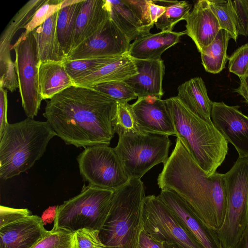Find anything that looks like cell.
<instances>
[{
    "instance_id": "4316f807",
    "label": "cell",
    "mask_w": 248,
    "mask_h": 248,
    "mask_svg": "<svg viewBox=\"0 0 248 248\" xmlns=\"http://www.w3.org/2000/svg\"><path fill=\"white\" fill-rule=\"evenodd\" d=\"M83 1V0H62L58 11L57 32L66 57L71 50L77 19Z\"/></svg>"
},
{
    "instance_id": "cb8c5ba5",
    "label": "cell",
    "mask_w": 248,
    "mask_h": 248,
    "mask_svg": "<svg viewBox=\"0 0 248 248\" xmlns=\"http://www.w3.org/2000/svg\"><path fill=\"white\" fill-rule=\"evenodd\" d=\"M63 62H39L38 86L43 99H50L67 88L74 85Z\"/></svg>"
},
{
    "instance_id": "f6af8a7d",
    "label": "cell",
    "mask_w": 248,
    "mask_h": 248,
    "mask_svg": "<svg viewBox=\"0 0 248 248\" xmlns=\"http://www.w3.org/2000/svg\"><path fill=\"white\" fill-rule=\"evenodd\" d=\"M239 78L240 81L239 86L234 91L241 95L248 104V74Z\"/></svg>"
},
{
    "instance_id": "e575fe53",
    "label": "cell",
    "mask_w": 248,
    "mask_h": 248,
    "mask_svg": "<svg viewBox=\"0 0 248 248\" xmlns=\"http://www.w3.org/2000/svg\"><path fill=\"white\" fill-rule=\"evenodd\" d=\"M228 68L230 72L239 78L248 73V43L236 49L228 58Z\"/></svg>"
},
{
    "instance_id": "44dd1931",
    "label": "cell",
    "mask_w": 248,
    "mask_h": 248,
    "mask_svg": "<svg viewBox=\"0 0 248 248\" xmlns=\"http://www.w3.org/2000/svg\"><path fill=\"white\" fill-rule=\"evenodd\" d=\"M138 74L134 59L127 53L115 56L98 70L74 82L75 85L92 87L110 81H124Z\"/></svg>"
},
{
    "instance_id": "f546056e",
    "label": "cell",
    "mask_w": 248,
    "mask_h": 248,
    "mask_svg": "<svg viewBox=\"0 0 248 248\" xmlns=\"http://www.w3.org/2000/svg\"><path fill=\"white\" fill-rule=\"evenodd\" d=\"M114 56L63 62L65 68L74 82L98 70L109 62Z\"/></svg>"
},
{
    "instance_id": "7dc6e473",
    "label": "cell",
    "mask_w": 248,
    "mask_h": 248,
    "mask_svg": "<svg viewBox=\"0 0 248 248\" xmlns=\"http://www.w3.org/2000/svg\"><path fill=\"white\" fill-rule=\"evenodd\" d=\"M164 248H180L178 246L175 244L163 243Z\"/></svg>"
},
{
    "instance_id": "4dcf8cb0",
    "label": "cell",
    "mask_w": 248,
    "mask_h": 248,
    "mask_svg": "<svg viewBox=\"0 0 248 248\" xmlns=\"http://www.w3.org/2000/svg\"><path fill=\"white\" fill-rule=\"evenodd\" d=\"M210 6L217 16L221 29L227 31L230 38L237 42V32L232 14L231 0H208Z\"/></svg>"
},
{
    "instance_id": "f1b7e54d",
    "label": "cell",
    "mask_w": 248,
    "mask_h": 248,
    "mask_svg": "<svg viewBox=\"0 0 248 248\" xmlns=\"http://www.w3.org/2000/svg\"><path fill=\"white\" fill-rule=\"evenodd\" d=\"M158 4L166 6L165 13L155 23L161 31H172L174 26L180 21L185 20L190 12L191 5L186 1H157Z\"/></svg>"
},
{
    "instance_id": "ba28073f",
    "label": "cell",
    "mask_w": 248,
    "mask_h": 248,
    "mask_svg": "<svg viewBox=\"0 0 248 248\" xmlns=\"http://www.w3.org/2000/svg\"><path fill=\"white\" fill-rule=\"evenodd\" d=\"M224 175L226 212L217 233L223 248H233L248 224V157H238Z\"/></svg>"
},
{
    "instance_id": "52a82bcc",
    "label": "cell",
    "mask_w": 248,
    "mask_h": 248,
    "mask_svg": "<svg viewBox=\"0 0 248 248\" xmlns=\"http://www.w3.org/2000/svg\"><path fill=\"white\" fill-rule=\"evenodd\" d=\"M119 136L114 148L127 176L141 179L154 166L168 159L171 142L168 136L115 129Z\"/></svg>"
},
{
    "instance_id": "681fc988",
    "label": "cell",
    "mask_w": 248,
    "mask_h": 248,
    "mask_svg": "<svg viewBox=\"0 0 248 248\" xmlns=\"http://www.w3.org/2000/svg\"><path fill=\"white\" fill-rule=\"evenodd\" d=\"M248 74H247V75H248Z\"/></svg>"
},
{
    "instance_id": "6da1fadb",
    "label": "cell",
    "mask_w": 248,
    "mask_h": 248,
    "mask_svg": "<svg viewBox=\"0 0 248 248\" xmlns=\"http://www.w3.org/2000/svg\"><path fill=\"white\" fill-rule=\"evenodd\" d=\"M118 103L88 87L73 85L46 101L43 116L68 145H109L115 134Z\"/></svg>"
},
{
    "instance_id": "277c9868",
    "label": "cell",
    "mask_w": 248,
    "mask_h": 248,
    "mask_svg": "<svg viewBox=\"0 0 248 248\" xmlns=\"http://www.w3.org/2000/svg\"><path fill=\"white\" fill-rule=\"evenodd\" d=\"M55 136L47 121L27 118L9 124L0 136V178L5 180L29 170Z\"/></svg>"
},
{
    "instance_id": "9a60e30c",
    "label": "cell",
    "mask_w": 248,
    "mask_h": 248,
    "mask_svg": "<svg viewBox=\"0 0 248 248\" xmlns=\"http://www.w3.org/2000/svg\"><path fill=\"white\" fill-rule=\"evenodd\" d=\"M157 196L203 248H223L217 231L203 223L178 194L171 190L162 189Z\"/></svg>"
},
{
    "instance_id": "836d02e7",
    "label": "cell",
    "mask_w": 248,
    "mask_h": 248,
    "mask_svg": "<svg viewBox=\"0 0 248 248\" xmlns=\"http://www.w3.org/2000/svg\"><path fill=\"white\" fill-rule=\"evenodd\" d=\"M62 0H46L35 12L29 23L24 27L25 31L21 36H26L44 23L55 12L58 11L61 6Z\"/></svg>"
},
{
    "instance_id": "8fae6325",
    "label": "cell",
    "mask_w": 248,
    "mask_h": 248,
    "mask_svg": "<svg viewBox=\"0 0 248 248\" xmlns=\"http://www.w3.org/2000/svg\"><path fill=\"white\" fill-rule=\"evenodd\" d=\"M16 54L15 64L22 106L28 118L33 119L40 109L43 98L38 86V65L36 43L31 32L20 36L11 46Z\"/></svg>"
},
{
    "instance_id": "f35d334b",
    "label": "cell",
    "mask_w": 248,
    "mask_h": 248,
    "mask_svg": "<svg viewBox=\"0 0 248 248\" xmlns=\"http://www.w3.org/2000/svg\"><path fill=\"white\" fill-rule=\"evenodd\" d=\"M117 110L114 121V130L120 128L124 130H138L134 121L131 105L128 103H117Z\"/></svg>"
},
{
    "instance_id": "b9f144b4",
    "label": "cell",
    "mask_w": 248,
    "mask_h": 248,
    "mask_svg": "<svg viewBox=\"0 0 248 248\" xmlns=\"http://www.w3.org/2000/svg\"><path fill=\"white\" fill-rule=\"evenodd\" d=\"M7 90L0 87V136L9 124L7 119Z\"/></svg>"
},
{
    "instance_id": "603a6c76",
    "label": "cell",
    "mask_w": 248,
    "mask_h": 248,
    "mask_svg": "<svg viewBox=\"0 0 248 248\" xmlns=\"http://www.w3.org/2000/svg\"><path fill=\"white\" fill-rule=\"evenodd\" d=\"M194 114L209 123H213L211 114L213 102L208 97L203 79L195 77L178 88L176 96Z\"/></svg>"
},
{
    "instance_id": "ffe728a7",
    "label": "cell",
    "mask_w": 248,
    "mask_h": 248,
    "mask_svg": "<svg viewBox=\"0 0 248 248\" xmlns=\"http://www.w3.org/2000/svg\"><path fill=\"white\" fill-rule=\"evenodd\" d=\"M186 31H161L149 33L136 39L130 44L128 54L135 59L158 60L167 49L177 44Z\"/></svg>"
},
{
    "instance_id": "7c38bea8",
    "label": "cell",
    "mask_w": 248,
    "mask_h": 248,
    "mask_svg": "<svg viewBox=\"0 0 248 248\" xmlns=\"http://www.w3.org/2000/svg\"><path fill=\"white\" fill-rule=\"evenodd\" d=\"M130 42L110 19L93 36L72 49L67 60L121 55L128 52Z\"/></svg>"
},
{
    "instance_id": "5bb4252c",
    "label": "cell",
    "mask_w": 248,
    "mask_h": 248,
    "mask_svg": "<svg viewBox=\"0 0 248 248\" xmlns=\"http://www.w3.org/2000/svg\"><path fill=\"white\" fill-rule=\"evenodd\" d=\"M131 108L140 132L176 136L165 100L152 95L138 98Z\"/></svg>"
},
{
    "instance_id": "30bf717a",
    "label": "cell",
    "mask_w": 248,
    "mask_h": 248,
    "mask_svg": "<svg viewBox=\"0 0 248 248\" xmlns=\"http://www.w3.org/2000/svg\"><path fill=\"white\" fill-rule=\"evenodd\" d=\"M143 222L144 230L158 241L180 248H203L157 196L145 197Z\"/></svg>"
},
{
    "instance_id": "7bdbcfd3",
    "label": "cell",
    "mask_w": 248,
    "mask_h": 248,
    "mask_svg": "<svg viewBox=\"0 0 248 248\" xmlns=\"http://www.w3.org/2000/svg\"><path fill=\"white\" fill-rule=\"evenodd\" d=\"M139 248H164L163 243L154 239L143 229L140 235Z\"/></svg>"
},
{
    "instance_id": "2e32d148",
    "label": "cell",
    "mask_w": 248,
    "mask_h": 248,
    "mask_svg": "<svg viewBox=\"0 0 248 248\" xmlns=\"http://www.w3.org/2000/svg\"><path fill=\"white\" fill-rule=\"evenodd\" d=\"M185 20L186 34L193 40L200 52L214 41L221 29L208 0H198Z\"/></svg>"
},
{
    "instance_id": "4fadbf2b",
    "label": "cell",
    "mask_w": 248,
    "mask_h": 248,
    "mask_svg": "<svg viewBox=\"0 0 248 248\" xmlns=\"http://www.w3.org/2000/svg\"><path fill=\"white\" fill-rule=\"evenodd\" d=\"M239 108L213 102L211 117L215 126L242 158L248 157V117Z\"/></svg>"
},
{
    "instance_id": "ee69618b",
    "label": "cell",
    "mask_w": 248,
    "mask_h": 248,
    "mask_svg": "<svg viewBox=\"0 0 248 248\" xmlns=\"http://www.w3.org/2000/svg\"><path fill=\"white\" fill-rule=\"evenodd\" d=\"M166 6L155 3L153 0L149 4V12L150 19L155 24L157 20L163 15L166 10Z\"/></svg>"
},
{
    "instance_id": "484cf974",
    "label": "cell",
    "mask_w": 248,
    "mask_h": 248,
    "mask_svg": "<svg viewBox=\"0 0 248 248\" xmlns=\"http://www.w3.org/2000/svg\"><path fill=\"white\" fill-rule=\"evenodd\" d=\"M46 0H30L15 15L0 37V61L10 60L11 42L19 29L29 23L37 10Z\"/></svg>"
},
{
    "instance_id": "e0dca14e",
    "label": "cell",
    "mask_w": 248,
    "mask_h": 248,
    "mask_svg": "<svg viewBox=\"0 0 248 248\" xmlns=\"http://www.w3.org/2000/svg\"><path fill=\"white\" fill-rule=\"evenodd\" d=\"M47 231L41 218L32 215L0 228V248H32Z\"/></svg>"
},
{
    "instance_id": "60d3db41",
    "label": "cell",
    "mask_w": 248,
    "mask_h": 248,
    "mask_svg": "<svg viewBox=\"0 0 248 248\" xmlns=\"http://www.w3.org/2000/svg\"><path fill=\"white\" fill-rule=\"evenodd\" d=\"M27 208H14L0 205V228L32 215Z\"/></svg>"
},
{
    "instance_id": "8d00e7d4",
    "label": "cell",
    "mask_w": 248,
    "mask_h": 248,
    "mask_svg": "<svg viewBox=\"0 0 248 248\" xmlns=\"http://www.w3.org/2000/svg\"><path fill=\"white\" fill-rule=\"evenodd\" d=\"M231 4L238 35H248V7L245 0H231Z\"/></svg>"
},
{
    "instance_id": "c3c4849f",
    "label": "cell",
    "mask_w": 248,
    "mask_h": 248,
    "mask_svg": "<svg viewBox=\"0 0 248 248\" xmlns=\"http://www.w3.org/2000/svg\"><path fill=\"white\" fill-rule=\"evenodd\" d=\"M245 1L246 3V4H247V6L248 7V0H245Z\"/></svg>"
},
{
    "instance_id": "d590c367",
    "label": "cell",
    "mask_w": 248,
    "mask_h": 248,
    "mask_svg": "<svg viewBox=\"0 0 248 248\" xmlns=\"http://www.w3.org/2000/svg\"><path fill=\"white\" fill-rule=\"evenodd\" d=\"M99 232L98 230L87 228L76 231L74 232L75 248H106Z\"/></svg>"
},
{
    "instance_id": "d6986e66",
    "label": "cell",
    "mask_w": 248,
    "mask_h": 248,
    "mask_svg": "<svg viewBox=\"0 0 248 248\" xmlns=\"http://www.w3.org/2000/svg\"><path fill=\"white\" fill-rule=\"evenodd\" d=\"M109 19L106 0H83L77 19L71 50L97 32Z\"/></svg>"
},
{
    "instance_id": "3957f363",
    "label": "cell",
    "mask_w": 248,
    "mask_h": 248,
    "mask_svg": "<svg viewBox=\"0 0 248 248\" xmlns=\"http://www.w3.org/2000/svg\"><path fill=\"white\" fill-rule=\"evenodd\" d=\"M165 100L176 137L207 176L225 159L228 141L215 126L192 112L177 96Z\"/></svg>"
},
{
    "instance_id": "d4e9b609",
    "label": "cell",
    "mask_w": 248,
    "mask_h": 248,
    "mask_svg": "<svg viewBox=\"0 0 248 248\" xmlns=\"http://www.w3.org/2000/svg\"><path fill=\"white\" fill-rule=\"evenodd\" d=\"M109 19L125 34L129 41L150 33L151 29L142 25L123 0H106Z\"/></svg>"
},
{
    "instance_id": "ab89813d",
    "label": "cell",
    "mask_w": 248,
    "mask_h": 248,
    "mask_svg": "<svg viewBox=\"0 0 248 248\" xmlns=\"http://www.w3.org/2000/svg\"><path fill=\"white\" fill-rule=\"evenodd\" d=\"M135 16L140 21L142 25L151 29L154 24L151 21L149 7L150 0H123Z\"/></svg>"
},
{
    "instance_id": "9c48e42d",
    "label": "cell",
    "mask_w": 248,
    "mask_h": 248,
    "mask_svg": "<svg viewBox=\"0 0 248 248\" xmlns=\"http://www.w3.org/2000/svg\"><path fill=\"white\" fill-rule=\"evenodd\" d=\"M77 161L80 175L93 186L114 191L129 180L114 148L108 145L87 147Z\"/></svg>"
},
{
    "instance_id": "8992f818",
    "label": "cell",
    "mask_w": 248,
    "mask_h": 248,
    "mask_svg": "<svg viewBox=\"0 0 248 248\" xmlns=\"http://www.w3.org/2000/svg\"><path fill=\"white\" fill-rule=\"evenodd\" d=\"M114 190L84 185L77 196L57 206L53 228L72 232L87 228L100 231L110 210Z\"/></svg>"
},
{
    "instance_id": "7a4b0ae2",
    "label": "cell",
    "mask_w": 248,
    "mask_h": 248,
    "mask_svg": "<svg viewBox=\"0 0 248 248\" xmlns=\"http://www.w3.org/2000/svg\"><path fill=\"white\" fill-rule=\"evenodd\" d=\"M157 184L161 190L180 196L205 225L216 231L221 228L227 204L224 174L216 172L207 176L178 138L163 163Z\"/></svg>"
},
{
    "instance_id": "83f0119b",
    "label": "cell",
    "mask_w": 248,
    "mask_h": 248,
    "mask_svg": "<svg viewBox=\"0 0 248 248\" xmlns=\"http://www.w3.org/2000/svg\"><path fill=\"white\" fill-rule=\"evenodd\" d=\"M230 39L227 31L220 29L214 41L202 49L200 52L202 63L207 72L218 74L225 68Z\"/></svg>"
},
{
    "instance_id": "ac0fdd59",
    "label": "cell",
    "mask_w": 248,
    "mask_h": 248,
    "mask_svg": "<svg viewBox=\"0 0 248 248\" xmlns=\"http://www.w3.org/2000/svg\"><path fill=\"white\" fill-rule=\"evenodd\" d=\"M138 74L124 81L138 98L155 96L161 98L164 92L162 82L165 67L163 61L134 59Z\"/></svg>"
},
{
    "instance_id": "7402d4cb",
    "label": "cell",
    "mask_w": 248,
    "mask_h": 248,
    "mask_svg": "<svg viewBox=\"0 0 248 248\" xmlns=\"http://www.w3.org/2000/svg\"><path fill=\"white\" fill-rule=\"evenodd\" d=\"M58 11L32 31L36 43L39 62H63L66 59L57 32Z\"/></svg>"
},
{
    "instance_id": "d6a6232c",
    "label": "cell",
    "mask_w": 248,
    "mask_h": 248,
    "mask_svg": "<svg viewBox=\"0 0 248 248\" xmlns=\"http://www.w3.org/2000/svg\"><path fill=\"white\" fill-rule=\"evenodd\" d=\"M32 248H75L74 232L52 228Z\"/></svg>"
},
{
    "instance_id": "bcb514c9",
    "label": "cell",
    "mask_w": 248,
    "mask_h": 248,
    "mask_svg": "<svg viewBox=\"0 0 248 248\" xmlns=\"http://www.w3.org/2000/svg\"><path fill=\"white\" fill-rule=\"evenodd\" d=\"M233 248H248V224L245 228L239 241Z\"/></svg>"
},
{
    "instance_id": "1f68e13d",
    "label": "cell",
    "mask_w": 248,
    "mask_h": 248,
    "mask_svg": "<svg viewBox=\"0 0 248 248\" xmlns=\"http://www.w3.org/2000/svg\"><path fill=\"white\" fill-rule=\"evenodd\" d=\"M92 88L102 93L117 103H128L138 97L134 90L124 81L102 83Z\"/></svg>"
},
{
    "instance_id": "5b68a950",
    "label": "cell",
    "mask_w": 248,
    "mask_h": 248,
    "mask_svg": "<svg viewBox=\"0 0 248 248\" xmlns=\"http://www.w3.org/2000/svg\"><path fill=\"white\" fill-rule=\"evenodd\" d=\"M145 197L141 179L130 178L114 191L108 215L99 232L106 248H139Z\"/></svg>"
},
{
    "instance_id": "74e56055",
    "label": "cell",
    "mask_w": 248,
    "mask_h": 248,
    "mask_svg": "<svg viewBox=\"0 0 248 248\" xmlns=\"http://www.w3.org/2000/svg\"><path fill=\"white\" fill-rule=\"evenodd\" d=\"M0 87L11 92L19 88L15 64L12 60L0 61Z\"/></svg>"
}]
</instances>
